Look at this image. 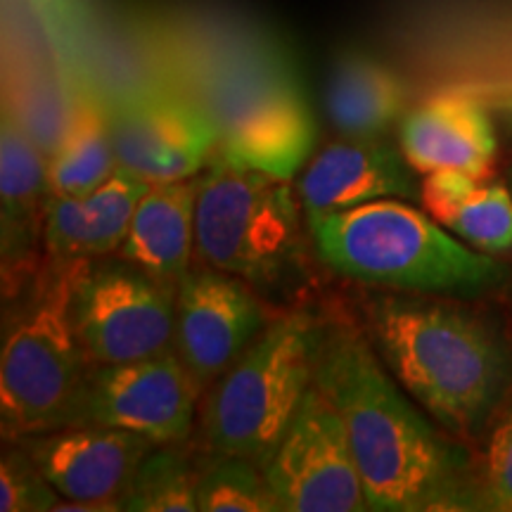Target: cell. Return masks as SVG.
<instances>
[{
    "mask_svg": "<svg viewBox=\"0 0 512 512\" xmlns=\"http://www.w3.org/2000/svg\"><path fill=\"white\" fill-rule=\"evenodd\" d=\"M313 380L342 413L368 510H484L479 467L394 380L366 335L347 323L318 328Z\"/></svg>",
    "mask_w": 512,
    "mask_h": 512,
    "instance_id": "6da1fadb",
    "label": "cell"
},
{
    "mask_svg": "<svg viewBox=\"0 0 512 512\" xmlns=\"http://www.w3.org/2000/svg\"><path fill=\"white\" fill-rule=\"evenodd\" d=\"M169 36V57L219 128L230 164L292 181L309 162L316 121L294 64L271 36L247 27H188Z\"/></svg>",
    "mask_w": 512,
    "mask_h": 512,
    "instance_id": "7a4b0ae2",
    "label": "cell"
},
{
    "mask_svg": "<svg viewBox=\"0 0 512 512\" xmlns=\"http://www.w3.org/2000/svg\"><path fill=\"white\" fill-rule=\"evenodd\" d=\"M363 330L394 380L441 430L482 437L512 387V354L494 325L453 302L377 294Z\"/></svg>",
    "mask_w": 512,
    "mask_h": 512,
    "instance_id": "3957f363",
    "label": "cell"
},
{
    "mask_svg": "<svg viewBox=\"0 0 512 512\" xmlns=\"http://www.w3.org/2000/svg\"><path fill=\"white\" fill-rule=\"evenodd\" d=\"M318 259L342 278L403 294L479 297L508 283V266L465 245L401 200L332 211L309 223Z\"/></svg>",
    "mask_w": 512,
    "mask_h": 512,
    "instance_id": "277c9868",
    "label": "cell"
},
{
    "mask_svg": "<svg viewBox=\"0 0 512 512\" xmlns=\"http://www.w3.org/2000/svg\"><path fill=\"white\" fill-rule=\"evenodd\" d=\"M304 209L287 178L230 164L216 152L197 181L195 252L202 264L275 287L302 266Z\"/></svg>",
    "mask_w": 512,
    "mask_h": 512,
    "instance_id": "5b68a950",
    "label": "cell"
},
{
    "mask_svg": "<svg viewBox=\"0 0 512 512\" xmlns=\"http://www.w3.org/2000/svg\"><path fill=\"white\" fill-rule=\"evenodd\" d=\"M318 328L304 311L273 320L211 384L202 420L209 453L249 458L264 470L313 384Z\"/></svg>",
    "mask_w": 512,
    "mask_h": 512,
    "instance_id": "8992f818",
    "label": "cell"
},
{
    "mask_svg": "<svg viewBox=\"0 0 512 512\" xmlns=\"http://www.w3.org/2000/svg\"><path fill=\"white\" fill-rule=\"evenodd\" d=\"M72 261L12 320L0 356V422L5 441L88 425V382L95 368L69 316Z\"/></svg>",
    "mask_w": 512,
    "mask_h": 512,
    "instance_id": "52a82bcc",
    "label": "cell"
},
{
    "mask_svg": "<svg viewBox=\"0 0 512 512\" xmlns=\"http://www.w3.org/2000/svg\"><path fill=\"white\" fill-rule=\"evenodd\" d=\"M178 285L126 259L72 261L69 316L95 366L162 354L176 332Z\"/></svg>",
    "mask_w": 512,
    "mask_h": 512,
    "instance_id": "ba28073f",
    "label": "cell"
},
{
    "mask_svg": "<svg viewBox=\"0 0 512 512\" xmlns=\"http://www.w3.org/2000/svg\"><path fill=\"white\" fill-rule=\"evenodd\" d=\"M121 169L147 183L195 178L219 152V128L181 86L140 83L107 105Z\"/></svg>",
    "mask_w": 512,
    "mask_h": 512,
    "instance_id": "9c48e42d",
    "label": "cell"
},
{
    "mask_svg": "<svg viewBox=\"0 0 512 512\" xmlns=\"http://www.w3.org/2000/svg\"><path fill=\"white\" fill-rule=\"evenodd\" d=\"M280 512H366L342 413L316 380L264 467Z\"/></svg>",
    "mask_w": 512,
    "mask_h": 512,
    "instance_id": "30bf717a",
    "label": "cell"
},
{
    "mask_svg": "<svg viewBox=\"0 0 512 512\" xmlns=\"http://www.w3.org/2000/svg\"><path fill=\"white\" fill-rule=\"evenodd\" d=\"M264 304L252 285L214 266H190L178 283L176 354L200 392L245 354L266 330Z\"/></svg>",
    "mask_w": 512,
    "mask_h": 512,
    "instance_id": "8fae6325",
    "label": "cell"
},
{
    "mask_svg": "<svg viewBox=\"0 0 512 512\" xmlns=\"http://www.w3.org/2000/svg\"><path fill=\"white\" fill-rule=\"evenodd\" d=\"M197 387L171 349L126 363L95 366L88 382V422L136 432L152 444H181L195 422Z\"/></svg>",
    "mask_w": 512,
    "mask_h": 512,
    "instance_id": "7c38bea8",
    "label": "cell"
},
{
    "mask_svg": "<svg viewBox=\"0 0 512 512\" xmlns=\"http://www.w3.org/2000/svg\"><path fill=\"white\" fill-rule=\"evenodd\" d=\"M64 501L121 508L138 465L157 444L136 432L88 422L15 439Z\"/></svg>",
    "mask_w": 512,
    "mask_h": 512,
    "instance_id": "4fadbf2b",
    "label": "cell"
},
{
    "mask_svg": "<svg viewBox=\"0 0 512 512\" xmlns=\"http://www.w3.org/2000/svg\"><path fill=\"white\" fill-rule=\"evenodd\" d=\"M401 147L380 138H344L311 159L299 178L306 223L377 200H418L420 185Z\"/></svg>",
    "mask_w": 512,
    "mask_h": 512,
    "instance_id": "5bb4252c",
    "label": "cell"
},
{
    "mask_svg": "<svg viewBox=\"0 0 512 512\" xmlns=\"http://www.w3.org/2000/svg\"><path fill=\"white\" fill-rule=\"evenodd\" d=\"M399 147L418 174L460 169L489 178L498 138L486 102L463 86H446L403 114Z\"/></svg>",
    "mask_w": 512,
    "mask_h": 512,
    "instance_id": "9a60e30c",
    "label": "cell"
},
{
    "mask_svg": "<svg viewBox=\"0 0 512 512\" xmlns=\"http://www.w3.org/2000/svg\"><path fill=\"white\" fill-rule=\"evenodd\" d=\"M152 183L119 169L86 195L50 192L43 219V242L57 261L102 259L119 252L128 226Z\"/></svg>",
    "mask_w": 512,
    "mask_h": 512,
    "instance_id": "2e32d148",
    "label": "cell"
},
{
    "mask_svg": "<svg viewBox=\"0 0 512 512\" xmlns=\"http://www.w3.org/2000/svg\"><path fill=\"white\" fill-rule=\"evenodd\" d=\"M197 181L155 183L145 192L121 245V259L131 261L164 283L178 285L190 268L195 249Z\"/></svg>",
    "mask_w": 512,
    "mask_h": 512,
    "instance_id": "e0dca14e",
    "label": "cell"
},
{
    "mask_svg": "<svg viewBox=\"0 0 512 512\" xmlns=\"http://www.w3.org/2000/svg\"><path fill=\"white\" fill-rule=\"evenodd\" d=\"M420 200L427 214L465 245L491 256L512 252L510 185L460 169H437L422 178Z\"/></svg>",
    "mask_w": 512,
    "mask_h": 512,
    "instance_id": "ac0fdd59",
    "label": "cell"
},
{
    "mask_svg": "<svg viewBox=\"0 0 512 512\" xmlns=\"http://www.w3.org/2000/svg\"><path fill=\"white\" fill-rule=\"evenodd\" d=\"M408 86L394 69L361 50H342L325 86L330 124L344 138H380L406 110Z\"/></svg>",
    "mask_w": 512,
    "mask_h": 512,
    "instance_id": "d6986e66",
    "label": "cell"
},
{
    "mask_svg": "<svg viewBox=\"0 0 512 512\" xmlns=\"http://www.w3.org/2000/svg\"><path fill=\"white\" fill-rule=\"evenodd\" d=\"M50 197L48 162L15 112L3 114L0 140V200H3V264L15 266L43 233Z\"/></svg>",
    "mask_w": 512,
    "mask_h": 512,
    "instance_id": "ffe728a7",
    "label": "cell"
},
{
    "mask_svg": "<svg viewBox=\"0 0 512 512\" xmlns=\"http://www.w3.org/2000/svg\"><path fill=\"white\" fill-rule=\"evenodd\" d=\"M448 86H463L512 124V8L460 22L444 43Z\"/></svg>",
    "mask_w": 512,
    "mask_h": 512,
    "instance_id": "44dd1931",
    "label": "cell"
},
{
    "mask_svg": "<svg viewBox=\"0 0 512 512\" xmlns=\"http://www.w3.org/2000/svg\"><path fill=\"white\" fill-rule=\"evenodd\" d=\"M119 169L110 136L107 107L91 93L74 100L67 131L48 159L53 195H86Z\"/></svg>",
    "mask_w": 512,
    "mask_h": 512,
    "instance_id": "7402d4cb",
    "label": "cell"
},
{
    "mask_svg": "<svg viewBox=\"0 0 512 512\" xmlns=\"http://www.w3.org/2000/svg\"><path fill=\"white\" fill-rule=\"evenodd\" d=\"M195 463L178 444L155 446L138 465L121 508L126 512H197Z\"/></svg>",
    "mask_w": 512,
    "mask_h": 512,
    "instance_id": "603a6c76",
    "label": "cell"
},
{
    "mask_svg": "<svg viewBox=\"0 0 512 512\" xmlns=\"http://www.w3.org/2000/svg\"><path fill=\"white\" fill-rule=\"evenodd\" d=\"M200 512H280L264 470L242 456L211 453L197 479Z\"/></svg>",
    "mask_w": 512,
    "mask_h": 512,
    "instance_id": "cb8c5ba5",
    "label": "cell"
},
{
    "mask_svg": "<svg viewBox=\"0 0 512 512\" xmlns=\"http://www.w3.org/2000/svg\"><path fill=\"white\" fill-rule=\"evenodd\" d=\"M62 496L38 470L19 441H5L0 458V510L46 512L55 510Z\"/></svg>",
    "mask_w": 512,
    "mask_h": 512,
    "instance_id": "d4e9b609",
    "label": "cell"
},
{
    "mask_svg": "<svg viewBox=\"0 0 512 512\" xmlns=\"http://www.w3.org/2000/svg\"><path fill=\"white\" fill-rule=\"evenodd\" d=\"M479 486L484 510L512 512V392L494 418V430L479 465Z\"/></svg>",
    "mask_w": 512,
    "mask_h": 512,
    "instance_id": "484cf974",
    "label": "cell"
},
{
    "mask_svg": "<svg viewBox=\"0 0 512 512\" xmlns=\"http://www.w3.org/2000/svg\"><path fill=\"white\" fill-rule=\"evenodd\" d=\"M43 8L50 10L57 22H74L79 17V8H76V0H38Z\"/></svg>",
    "mask_w": 512,
    "mask_h": 512,
    "instance_id": "4316f807",
    "label": "cell"
},
{
    "mask_svg": "<svg viewBox=\"0 0 512 512\" xmlns=\"http://www.w3.org/2000/svg\"><path fill=\"white\" fill-rule=\"evenodd\" d=\"M508 185H510V190H512V169H510V183Z\"/></svg>",
    "mask_w": 512,
    "mask_h": 512,
    "instance_id": "83f0119b",
    "label": "cell"
}]
</instances>
